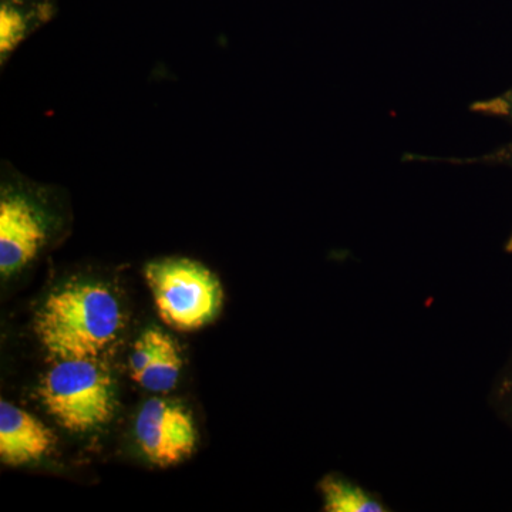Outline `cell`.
<instances>
[{
    "instance_id": "obj_1",
    "label": "cell",
    "mask_w": 512,
    "mask_h": 512,
    "mask_svg": "<svg viewBox=\"0 0 512 512\" xmlns=\"http://www.w3.org/2000/svg\"><path fill=\"white\" fill-rule=\"evenodd\" d=\"M121 309L104 285L79 282L52 293L37 313L36 333L60 359H99L121 328Z\"/></svg>"
},
{
    "instance_id": "obj_2",
    "label": "cell",
    "mask_w": 512,
    "mask_h": 512,
    "mask_svg": "<svg viewBox=\"0 0 512 512\" xmlns=\"http://www.w3.org/2000/svg\"><path fill=\"white\" fill-rule=\"evenodd\" d=\"M0 165V272L10 276L39 258L60 220L52 207V188L33 184L9 161Z\"/></svg>"
},
{
    "instance_id": "obj_3",
    "label": "cell",
    "mask_w": 512,
    "mask_h": 512,
    "mask_svg": "<svg viewBox=\"0 0 512 512\" xmlns=\"http://www.w3.org/2000/svg\"><path fill=\"white\" fill-rule=\"evenodd\" d=\"M39 394L47 412L69 431L97 429L113 416V380L99 359L57 360Z\"/></svg>"
},
{
    "instance_id": "obj_4",
    "label": "cell",
    "mask_w": 512,
    "mask_h": 512,
    "mask_svg": "<svg viewBox=\"0 0 512 512\" xmlns=\"http://www.w3.org/2000/svg\"><path fill=\"white\" fill-rule=\"evenodd\" d=\"M147 284L160 318L171 328L195 330L220 312L222 288L207 266L187 258H165L146 266Z\"/></svg>"
},
{
    "instance_id": "obj_5",
    "label": "cell",
    "mask_w": 512,
    "mask_h": 512,
    "mask_svg": "<svg viewBox=\"0 0 512 512\" xmlns=\"http://www.w3.org/2000/svg\"><path fill=\"white\" fill-rule=\"evenodd\" d=\"M137 443L150 463L174 466L191 456L197 433L190 414L178 404L154 397L136 420Z\"/></svg>"
},
{
    "instance_id": "obj_6",
    "label": "cell",
    "mask_w": 512,
    "mask_h": 512,
    "mask_svg": "<svg viewBox=\"0 0 512 512\" xmlns=\"http://www.w3.org/2000/svg\"><path fill=\"white\" fill-rule=\"evenodd\" d=\"M55 436L32 414L0 402V457L9 466H23L49 453Z\"/></svg>"
},
{
    "instance_id": "obj_7",
    "label": "cell",
    "mask_w": 512,
    "mask_h": 512,
    "mask_svg": "<svg viewBox=\"0 0 512 512\" xmlns=\"http://www.w3.org/2000/svg\"><path fill=\"white\" fill-rule=\"evenodd\" d=\"M52 0H0V67L55 16Z\"/></svg>"
},
{
    "instance_id": "obj_8",
    "label": "cell",
    "mask_w": 512,
    "mask_h": 512,
    "mask_svg": "<svg viewBox=\"0 0 512 512\" xmlns=\"http://www.w3.org/2000/svg\"><path fill=\"white\" fill-rule=\"evenodd\" d=\"M183 360L173 339L156 329V348L146 369L134 382L153 393H168L177 386Z\"/></svg>"
},
{
    "instance_id": "obj_9",
    "label": "cell",
    "mask_w": 512,
    "mask_h": 512,
    "mask_svg": "<svg viewBox=\"0 0 512 512\" xmlns=\"http://www.w3.org/2000/svg\"><path fill=\"white\" fill-rule=\"evenodd\" d=\"M323 510L328 512H382L386 505L348 478L329 474L319 483Z\"/></svg>"
},
{
    "instance_id": "obj_10",
    "label": "cell",
    "mask_w": 512,
    "mask_h": 512,
    "mask_svg": "<svg viewBox=\"0 0 512 512\" xmlns=\"http://www.w3.org/2000/svg\"><path fill=\"white\" fill-rule=\"evenodd\" d=\"M491 404L497 416L512 430V349L507 363L495 380Z\"/></svg>"
},
{
    "instance_id": "obj_11",
    "label": "cell",
    "mask_w": 512,
    "mask_h": 512,
    "mask_svg": "<svg viewBox=\"0 0 512 512\" xmlns=\"http://www.w3.org/2000/svg\"><path fill=\"white\" fill-rule=\"evenodd\" d=\"M471 110L474 113L507 121L512 126V86L507 92L491 97V99L476 101L471 104Z\"/></svg>"
},
{
    "instance_id": "obj_12",
    "label": "cell",
    "mask_w": 512,
    "mask_h": 512,
    "mask_svg": "<svg viewBox=\"0 0 512 512\" xmlns=\"http://www.w3.org/2000/svg\"><path fill=\"white\" fill-rule=\"evenodd\" d=\"M458 163H480V164H494V165H507L512 168V141L505 144V146L497 148L493 153L485 154V156L470 158V160H454ZM505 251L512 254V232L505 244Z\"/></svg>"
},
{
    "instance_id": "obj_13",
    "label": "cell",
    "mask_w": 512,
    "mask_h": 512,
    "mask_svg": "<svg viewBox=\"0 0 512 512\" xmlns=\"http://www.w3.org/2000/svg\"><path fill=\"white\" fill-rule=\"evenodd\" d=\"M52 2H55V0H52Z\"/></svg>"
}]
</instances>
